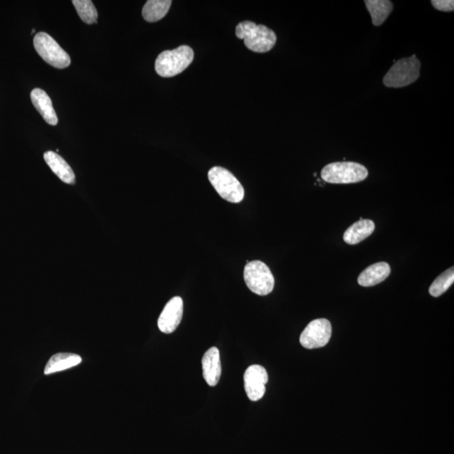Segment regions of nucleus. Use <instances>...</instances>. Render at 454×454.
I'll list each match as a JSON object with an SVG mask.
<instances>
[{"label":"nucleus","mask_w":454,"mask_h":454,"mask_svg":"<svg viewBox=\"0 0 454 454\" xmlns=\"http://www.w3.org/2000/svg\"><path fill=\"white\" fill-rule=\"evenodd\" d=\"M236 35L237 38L244 40L245 46L249 50L258 54L269 52L277 42L274 31L252 22L239 23L236 27Z\"/></svg>","instance_id":"obj_1"},{"label":"nucleus","mask_w":454,"mask_h":454,"mask_svg":"<svg viewBox=\"0 0 454 454\" xmlns=\"http://www.w3.org/2000/svg\"><path fill=\"white\" fill-rule=\"evenodd\" d=\"M194 51L189 46H180L174 50L164 51L155 63L157 74L163 78H171L183 72L194 60Z\"/></svg>","instance_id":"obj_2"},{"label":"nucleus","mask_w":454,"mask_h":454,"mask_svg":"<svg viewBox=\"0 0 454 454\" xmlns=\"http://www.w3.org/2000/svg\"><path fill=\"white\" fill-rule=\"evenodd\" d=\"M368 169L354 162L327 164L322 170V178L330 184H354L366 180Z\"/></svg>","instance_id":"obj_3"},{"label":"nucleus","mask_w":454,"mask_h":454,"mask_svg":"<svg viewBox=\"0 0 454 454\" xmlns=\"http://www.w3.org/2000/svg\"><path fill=\"white\" fill-rule=\"evenodd\" d=\"M210 184L221 198L230 203H240L244 198V189L237 178L228 170L214 167L210 170Z\"/></svg>","instance_id":"obj_4"},{"label":"nucleus","mask_w":454,"mask_h":454,"mask_svg":"<svg viewBox=\"0 0 454 454\" xmlns=\"http://www.w3.org/2000/svg\"><path fill=\"white\" fill-rule=\"evenodd\" d=\"M421 63L416 55L397 61L385 75L383 83L388 88H403L418 79Z\"/></svg>","instance_id":"obj_5"},{"label":"nucleus","mask_w":454,"mask_h":454,"mask_svg":"<svg viewBox=\"0 0 454 454\" xmlns=\"http://www.w3.org/2000/svg\"><path fill=\"white\" fill-rule=\"evenodd\" d=\"M244 281L249 289L258 295H267L273 291L274 277L269 267L261 261H252L245 267Z\"/></svg>","instance_id":"obj_6"},{"label":"nucleus","mask_w":454,"mask_h":454,"mask_svg":"<svg viewBox=\"0 0 454 454\" xmlns=\"http://www.w3.org/2000/svg\"><path fill=\"white\" fill-rule=\"evenodd\" d=\"M34 47L40 58L52 67L63 70L71 64L70 55L51 36L45 32H40L35 36Z\"/></svg>","instance_id":"obj_7"},{"label":"nucleus","mask_w":454,"mask_h":454,"mask_svg":"<svg viewBox=\"0 0 454 454\" xmlns=\"http://www.w3.org/2000/svg\"><path fill=\"white\" fill-rule=\"evenodd\" d=\"M331 336V322L327 319L312 321L303 331L299 342L307 350H315L327 345Z\"/></svg>","instance_id":"obj_8"},{"label":"nucleus","mask_w":454,"mask_h":454,"mask_svg":"<svg viewBox=\"0 0 454 454\" xmlns=\"http://www.w3.org/2000/svg\"><path fill=\"white\" fill-rule=\"evenodd\" d=\"M269 381V375L265 368L258 364L246 368L244 374V387L250 400H261L266 392L265 385Z\"/></svg>","instance_id":"obj_9"},{"label":"nucleus","mask_w":454,"mask_h":454,"mask_svg":"<svg viewBox=\"0 0 454 454\" xmlns=\"http://www.w3.org/2000/svg\"><path fill=\"white\" fill-rule=\"evenodd\" d=\"M184 302L181 297H173L167 303L158 318L157 326L165 334H172L177 329L183 318Z\"/></svg>","instance_id":"obj_10"},{"label":"nucleus","mask_w":454,"mask_h":454,"mask_svg":"<svg viewBox=\"0 0 454 454\" xmlns=\"http://www.w3.org/2000/svg\"><path fill=\"white\" fill-rule=\"evenodd\" d=\"M203 377L210 386H216L221 375L220 352L217 347H212L205 352L202 359Z\"/></svg>","instance_id":"obj_11"},{"label":"nucleus","mask_w":454,"mask_h":454,"mask_svg":"<svg viewBox=\"0 0 454 454\" xmlns=\"http://www.w3.org/2000/svg\"><path fill=\"white\" fill-rule=\"evenodd\" d=\"M32 103L38 111L46 120V123L51 125H56L58 123V116L52 107V100L46 92L40 88H35L31 94Z\"/></svg>","instance_id":"obj_12"},{"label":"nucleus","mask_w":454,"mask_h":454,"mask_svg":"<svg viewBox=\"0 0 454 454\" xmlns=\"http://www.w3.org/2000/svg\"><path fill=\"white\" fill-rule=\"evenodd\" d=\"M391 272V266L385 262L375 263L368 266L366 270L360 274L358 279L359 285L371 287L382 283L389 276Z\"/></svg>","instance_id":"obj_13"},{"label":"nucleus","mask_w":454,"mask_h":454,"mask_svg":"<svg viewBox=\"0 0 454 454\" xmlns=\"http://www.w3.org/2000/svg\"><path fill=\"white\" fill-rule=\"evenodd\" d=\"M44 159L49 168L61 180L68 185L75 183V174L70 164L62 157L54 152H47L44 154Z\"/></svg>","instance_id":"obj_14"},{"label":"nucleus","mask_w":454,"mask_h":454,"mask_svg":"<svg viewBox=\"0 0 454 454\" xmlns=\"http://www.w3.org/2000/svg\"><path fill=\"white\" fill-rule=\"evenodd\" d=\"M81 362H82V359L78 354H70V352H59L48 360L44 374L48 375L66 370L79 366Z\"/></svg>","instance_id":"obj_15"},{"label":"nucleus","mask_w":454,"mask_h":454,"mask_svg":"<svg viewBox=\"0 0 454 454\" xmlns=\"http://www.w3.org/2000/svg\"><path fill=\"white\" fill-rule=\"evenodd\" d=\"M375 222L371 220H359L348 227L343 234V240L347 244L355 245L364 240L374 233Z\"/></svg>","instance_id":"obj_16"},{"label":"nucleus","mask_w":454,"mask_h":454,"mask_svg":"<svg viewBox=\"0 0 454 454\" xmlns=\"http://www.w3.org/2000/svg\"><path fill=\"white\" fill-rule=\"evenodd\" d=\"M367 9L372 17L373 25L379 26L391 14L393 3L389 0H366Z\"/></svg>","instance_id":"obj_17"},{"label":"nucleus","mask_w":454,"mask_h":454,"mask_svg":"<svg viewBox=\"0 0 454 454\" xmlns=\"http://www.w3.org/2000/svg\"><path fill=\"white\" fill-rule=\"evenodd\" d=\"M171 0H148L143 9V16L146 22H156L168 14Z\"/></svg>","instance_id":"obj_18"},{"label":"nucleus","mask_w":454,"mask_h":454,"mask_svg":"<svg viewBox=\"0 0 454 454\" xmlns=\"http://www.w3.org/2000/svg\"><path fill=\"white\" fill-rule=\"evenodd\" d=\"M454 282V269L450 267L448 270L441 274L437 277L432 285L429 288V293L433 297H439L440 295L445 293Z\"/></svg>","instance_id":"obj_19"},{"label":"nucleus","mask_w":454,"mask_h":454,"mask_svg":"<svg viewBox=\"0 0 454 454\" xmlns=\"http://www.w3.org/2000/svg\"><path fill=\"white\" fill-rule=\"evenodd\" d=\"M77 13L80 16L84 22L91 25L97 22L98 12L91 0H74L72 1Z\"/></svg>","instance_id":"obj_20"},{"label":"nucleus","mask_w":454,"mask_h":454,"mask_svg":"<svg viewBox=\"0 0 454 454\" xmlns=\"http://www.w3.org/2000/svg\"><path fill=\"white\" fill-rule=\"evenodd\" d=\"M432 5L440 11L452 12L454 10L453 0H432Z\"/></svg>","instance_id":"obj_21"},{"label":"nucleus","mask_w":454,"mask_h":454,"mask_svg":"<svg viewBox=\"0 0 454 454\" xmlns=\"http://www.w3.org/2000/svg\"><path fill=\"white\" fill-rule=\"evenodd\" d=\"M35 32H36V30H35V29H32L31 34H34Z\"/></svg>","instance_id":"obj_22"}]
</instances>
